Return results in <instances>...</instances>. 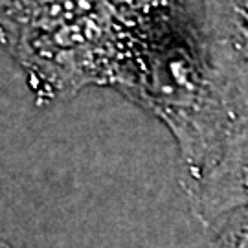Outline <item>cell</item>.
<instances>
[{
    "mask_svg": "<svg viewBox=\"0 0 248 248\" xmlns=\"http://www.w3.org/2000/svg\"><path fill=\"white\" fill-rule=\"evenodd\" d=\"M127 28L110 0H0V50L22 68L37 105L112 87Z\"/></svg>",
    "mask_w": 248,
    "mask_h": 248,
    "instance_id": "6da1fadb",
    "label": "cell"
},
{
    "mask_svg": "<svg viewBox=\"0 0 248 248\" xmlns=\"http://www.w3.org/2000/svg\"><path fill=\"white\" fill-rule=\"evenodd\" d=\"M182 187L197 219L219 222L248 210V85L215 76V90L177 140Z\"/></svg>",
    "mask_w": 248,
    "mask_h": 248,
    "instance_id": "7a4b0ae2",
    "label": "cell"
},
{
    "mask_svg": "<svg viewBox=\"0 0 248 248\" xmlns=\"http://www.w3.org/2000/svg\"><path fill=\"white\" fill-rule=\"evenodd\" d=\"M199 30L212 70L248 85V0H201Z\"/></svg>",
    "mask_w": 248,
    "mask_h": 248,
    "instance_id": "3957f363",
    "label": "cell"
},
{
    "mask_svg": "<svg viewBox=\"0 0 248 248\" xmlns=\"http://www.w3.org/2000/svg\"><path fill=\"white\" fill-rule=\"evenodd\" d=\"M206 248H248V210L224 217Z\"/></svg>",
    "mask_w": 248,
    "mask_h": 248,
    "instance_id": "277c9868",
    "label": "cell"
},
{
    "mask_svg": "<svg viewBox=\"0 0 248 248\" xmlns=\"http://www.w3.org/2000/svg\"><path fill=\"white\" fill-rule=\"evenodd\" d=\"M0 248H9V247L6 245V243H4V241H0Z\"/></svg>",
    "mask_w": 248,
    "mask_h": 248,
    "instance_id": "5b68a950",
    "label": "cell"
}]
</instances>
